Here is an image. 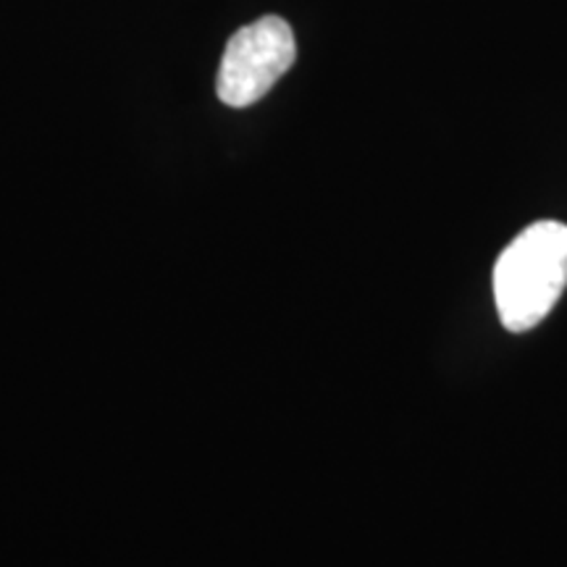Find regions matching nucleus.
<instances>
[{
	"instance_id": "obj_1",
	"label": "nucleus",
	"mask_w": 567,
	"mask_h": 567,
	"mask_svg": "<svg viewBox=\"0 0 567 567\" xmlns=\"http://www.w3.org/2000/svg\"><path fill=\"white\" fill-rule=\"evenodd\" d=\"M567 287V226L536 221L502 250L494 266L496 313L507 331L536 329Z\"/></svg>"
},
{
	"instance_id": "obj_2",
	"label": "nucleus",
	"mask_w": 567,
	"mask_h": 567,
	"mask_svg": "<svg viewBox=\"0 0 567 567\" xmlns=\"http://www.w3.org/2000/svg\"><path fill=\"white\" fill-rule=\"evenodd\" d=\"M297 55L292 27L279 17H264L243 27L226 45L216 92L231 109L258 103L292 69Z\"/></svg>"
}]
</instances>
